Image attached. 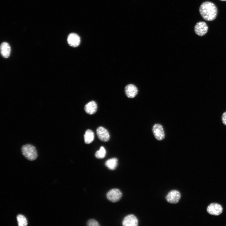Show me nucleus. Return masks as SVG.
<instances>
[{
    "mask_svg": "<svg viewBox=\"0 0 226 226\" xmlns=\"http://www.w3.org/2000/svg\"><path fill=\"white\" fill-rule=\"evenodd\" d=\"M199 12L202 18L207 21L214 20L216 17L218 10L216 5L208 1L203 3L199 9Z\"/></svg>",
    "mask_w": 226,
    "mask_h": 226,
    "instance_id": "obj_1",
    "label": "nucleus"
},
{
    "mask_svg": "<svg viewBox=\"0 0 226 226\" xmlns=\"http://www.w3.org/2000/svg\"><path fill=\"white\" fill-rule=\"evenodd\" d=\"M21 150L22 154L28 160L33 161L37 158V151L34 145L30 144L24 145L22 147Z\"/></svg>",
    "mask_w": 226,
    "mask_h": 226,
    "instance_id": "obj_2",
    "label": "nucleus"
},
{
    "mask_svg": "<svg viewBox=\"0 0 226 226\" xmlns=\"http://www.w3.org/2000/svg\"><path fill=\"white\" fill-rule=\"evenodd\" d=\"M152 130L154 136L157 140L161 141L164 138V128L161 124H155L153 126Z\"/></svg>",
    "mask_w": 226,
    "mask_h": 226,
    "instance_id": "obj_3",
    "label": "nucleus"
},
{
    "mask_svg": "<svg viewBox=\"0 0 226 226\" xmlns=\"http://www.w3.org/2000/svg\"><path fill=\"white\" fill-rule=\"evenodd\" d=\"M181 197L180 192L176 190H173L170 191L166 196L167 202L172 204L178 203Z\"/></svg>",
    "mask_w": 226,
    "mask_h": 226,
    "instance_id": "obj_4",
    "label": "nucleus"
},
{
    "mask_svg": "<svg viewBox=\"0 0 226 226\" xmlns=\"http://www.w3.org/2000/svg\"><path fill=\"white\" fill-rule=\"evenodd\" d=\"M122 195V193L119 190L115 188L111 190L107 193L106 197L109 200L114 202L119 201Z\"/></svg>",
    "mask_w": 226,
    "mask_h": 226,
    "instance_id": "obj_5",
    "label": "nucleus"
},
{
    "mask_svg": "<svg viewBox=\"0 0 226 226\" xmlns=\"http://www.w3.org/2000/svg\"><path fill=\"white\" fill-rule=\"evenodd\" d=\"M208 30V27L207 24L205 22L203 21L197 23L194 28L195 33L200 36L205 35L207 32Z\"/></svg>",
    "mask_w": 226,
    "mask_h": 226,
    "instance_id": "obj_6",
    "label": "nucleus"
},
{
    "mask_svg": "<svg viewBox=\"0 0 226 226\" xmlns=\"http://www.w3.org/2000/svg\"><path fill=\"white\" fill-rule=\"evenodd\" d=\"M207 211L209 214L218 216L220 214L223 212V208L220 204L216 203L210 204L207 208Z\"/></svg>",
    "mask_w": 226,
    "mask_h": 226,
    "instance_id": "obj_7",
    "label": "nucleus"
},
{
    "mask_svg": "<svg viewBox=\"0 0 226 226\" xmlns=\"http://www.w3.org/2000/svg\"><path fill=\"white\" fill-rule=\"evenodd\" d=\"M96 134L98 138L101 141L107 142L110 138L108 131L102 126H99L96 129Z\"/></svg>",
    "mask_w": 226,
    "mask_h": 226,
    "instance_id": "obj_8",
    "label": "nucleus"
},
{
    "mask_svg": "<svg viewBox=\"0 0 226 226\" xmlns=\"http://www.w3.org/2000/svg\"><path fill=\"white\" fill-rule=\"evenodd\" d=\"M138 221L136 216L132 214H129L124 218L122 225L124 226H137Z\"/></svg>",
    "mask_w": 226,
    "mask_h": 226,
    "instance_id": "obj_9",
    "label": "nucleus"
},
{
    "mask_svg": "<svg viewBox=\"0 0 226 226\" xmlns=\"http://www.w3.org/2000/svg\"><path fill=\"white\" fill-rule=\"evenodd\" d=\"M67 41L68 43L70 46L76 47L80 44V39L77 34L72 33L68 35Z\"/></svg>",
    "mask_w": 226,
    "mask_h": 226,
    "instance_id": "obj_10",
    "label": "nucleus"
},
{
    "mask_svg": "<svg viewBox=\"0 0 226 226\" xmlns=\"http://www.w3.org/2000/svg\"><path fill=\"white\" fill-rule=\"evenodd\" d=\"M126 95L129 98H133L137 95L138 89L136 87L132 84L126 85L125 89Z\"/></svg>",
    "mask_w": 226,
    "mask_h": 226,
    "instance_id": "obj_11",
    "label": "nucleus"
},
{
    "mask_svg": "<svg viewBox=\"0 0 226 226\" xmlns=\"http://www.w3.org/2000/svg\"><path fill=\"white\" fill-rule=\"evenodd\" d=\"M84 109L86 113L89 115H92L96 112L97 105L95 101H91L85 105Z\"/></svg>",
    "mask_w": 226,
    "mask_h": 226,
    "instance_id": "obj_12",
    "label": "nucleus"
},
{
    "mask_svg": "<svg viewBox=\"0 0 226 226\" xmlns=\"http://www.w3.org/2000/svg\"><path fill=\"white\" fill-rule=\"evenodd\" d=\"M11 48L7 42L2 43L0 45V52L2 56L4 58H7L10 56Z\"/></svg>",
    "mask_w": 226,
    "mask_h": 226,
    "instance_id": "obj_13",
    "label": "nucleus"
},
{
    "mask_svg": "<svg viewBox=\"0 0 226 226\" xmlns=\"http://www.w3.org/2000/svg\"><path fill=\"white\" fill-rule=\"evenodd\" d=\"M84 142L86 144H89L91 143L94 138V132L90 129L87 130L84 135Z\"/></svg>",
    "mask_w": 226,
    "mask_h": 226,
    "instance_id": "obj_14",
    "label": "nucleus"
},
{
    "mask_svg": "<svg viewBox=\"0 0 226 226\" xmlns=\"http://www.w3.org/2000/svg\"><path fill=\"white\" fill-rule=\"evenodd\" d=\"M106 166L109 169L113 170L116 169L118 165V159L112 158L107 160L105 162Z\"/></svg>",
    "mask_w": 226,
    "mask_h": 226,
    "instance_id": "obj_15",
    "label": "nucleus"
},
{
    "mask_svg": "<svg viewBox=\"0 0 226 226\" xmlns=\"http://www.w3.org/2000/svg\"><path fill=\"white\" fill-rule=\"evenodd\" d=\"M17 219L19 226H27V220L24 216L21 214H19L17 216Z\"/></svg>",
    "mask_w": 226,
    "mask_h": 226,
    "instance_id": "obj_16",
    "label": "nucleus"
},
{
    "mask_svg": "<svg viewBox=\"0 0 226 226\" xmlns=\"http://www.w3.org/2000/svg\"><path fill=\"white\" fill-rule=\"evenodd\" d=\"M106 151L104 147L101 146L99 150H97L95 153V157L99 159H103L105 156Z\"/></svg>",
    "mask_w": 226,
    "mask_h": 226,
    "instance_id": "obj_17",
    "label": "nucleus"
},
{
    "mask_svg": "<svg viewBox=\"0 0 226 226\" xmlns=\"http://www.w3.org/2000/svg\"><path fill=\"white\" fill-rule=\"evenodd\" d=\"M87 225L89 226H100L96 220L94 219H90L87 222Z\"/></svg>",
    "mask_w": 226,
    "mask_h": 226,
    "instance_id": "obj_18",
    "label": "nucleus"
},
{
    "mask_svg": "<svg viewBox=\"0 0 226 226\" xmlns=\"http://www.w3.org/2000/svg\"><path fill=\"white\" fill-rule=\"evenodd\" d=\"M222 120L223 124L226 125V112L223 114L222 116Z\"/></svg>",
    "mask_w": 226,
    "mask_h": 226,
    "instance_id": "obj_19",
    "label": "nucleus"
},
{
    "mask_svg": "<svg viewBox=\"0 0 226 226\" xmlns=\"http://www.w3.org/2000/svg\"><path fill=\"white\" fill-rule=\"evenodd\" d=\"M222 1H226V0H220Z\"/></svg>",
    "mask_w": 226,
    "mask_h": 226,
    "instance_id": "obj_20",
    "label": "nucleus"
}]
</instances>
